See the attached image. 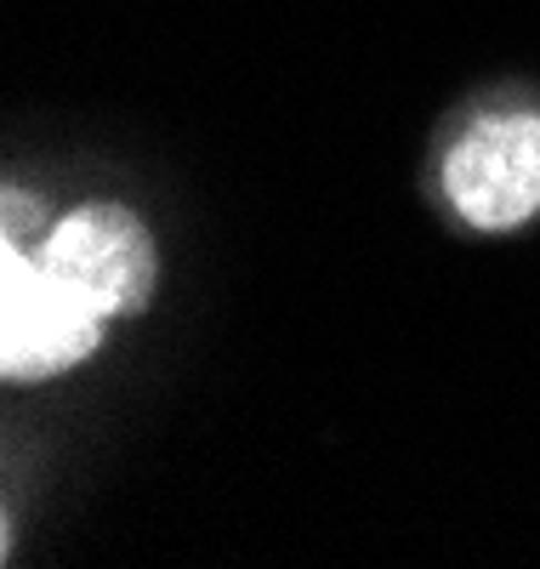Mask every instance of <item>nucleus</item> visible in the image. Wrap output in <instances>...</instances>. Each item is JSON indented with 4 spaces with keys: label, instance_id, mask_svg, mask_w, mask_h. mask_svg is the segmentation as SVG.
I'll use <instances>...</instances> for the list:
<instances>
[{
    "label": "nucleus",
    "instance_id": "f257e3e1",
    "mask_svg": "<svg viewBox=\"0 0 540 569\" xmlns=\"http://www.w3.org/2000/svg\"><path fill=\"white\" fill-rule=\"evenodd\" d=\"M97 330H103V313L86 308L40 257L7 246L0 257V370L12 382L86 359L97 348Z\"/></svg>",
    "mask_w": 540,
    "mask_h": 569
},
{
    "label": "nucleus",
    "instance_id": "f03ea898",
    "mask_svg": "<svg viewBox=\"0 0 540 569\" xmlns=\"http://www.w3.org/2000/svg\"><path fill=\"white\" fill-rule=\"evenodd\" d=\"M40 262L52 268L69 291L97 308L103 319L137 313L154 291V246L137 217L114 206H86L69 222H58L40 246Z\"/></svg>",
    "mask_w": 540,
    "mask_h": 569
},
{
    "label": "nucleus",
    "instance_id": "7ed1b4c3",
    "mask_svg": "<svg viewBox=\"0 0 540 569\" xmlns=\"http://www.w3.org/2000/svg\"><path fill=\"white\" fill-rule=\"evenodd\" d=\"M450 200L478 228H518L540 211V114L472 126L450 154Z\"/></svg>",
    "mask_w": 540,
    "mask_h": 569
}]
</instances>
